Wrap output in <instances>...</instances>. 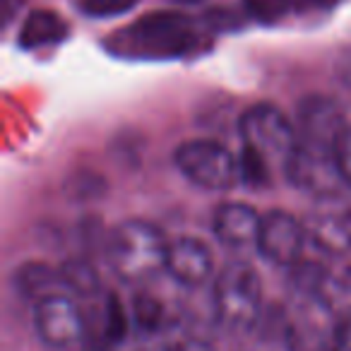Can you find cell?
<instances>
[{"label":"cell","mask_w":351,"mask_h":351,"mask_svg":"<svg viewBox=\"0 0 351 351\" xmlns=\"http://www.w3.org/2000/svg\"><path fill=\"white\" fill-rule=\"evenodd\" d=\"M104 49L123 60H173L207 51L210 36L186 12L156 10L111 32Z\"/></svg>","instance_id":"6da1fadb"},{"label":"cell","mask_w":351,"mask_h":351,"mask_svg":"<svg viewBox=\"0 0 351 351\" xmlns=\"http://www.w3.org/2000/svg\"><path fill=\"white\" fill-rule=\"evenodd\" d=\"M169 245L159 229L149 221H121L106 239V260L111 269L128 284L152 282L166 269Z\"/></svg>","instance_id":"7a4b0ae2"},{"label":"cell","mask_w":351,"mask_h":351,"mask_svg":"<svg viewBox=\"0 0 351 351\" xmlns=\"http://www.w3.org/2000/svg\"><path fill=\"white\" fill-rule=\"evenodd\" d=\"M215 308L231 330H245L263 313V282L248 263H229L215 279Z\"/></svg>","instance_id":"3957f363"},{"label":"cell","mask_w":351,"mask_h":351,"mask_svg":"<svg viewBox=\"0 0 351 351\" xmlns=\"http://www.w3.org/2000/svg\"><path fill=\"white\" fill-rule=\"evenodd\" d=\"M287 181L301 193L320 200H335L349 188L337 161V149L298 142L296 149L284 161Z\"/></svg>","instance_id":"277c9868"},{"label":"cell","mask_w":351,"mask_h":351,"mask_svg":"<svg viewBox=\"0 0 351 351\" xmlns=\"http://www.w3.org/2000/svg\"><path fill=\"white\" fill-rule=\"evenodd\" d=\"M173 161L188 181L205 191H231L241 181L239 159L215 140L183 142Z\"/></svg>","instance_id":"5b68a950"},{"label":"cell","mask_w":351,"mask_h":351,"mask_svg":"<svg viewBox=\"0 0 351 351\" xmlns=\"http://www.w3.org/2000/svg\"><path fill=\"white\" fill-rule=\"evenodd\" d=\"M241 137L245 147H253L265 159L287 161L298 145V130L291 125L287 113L272 104H255L241 116Z\"/></svg>","instance_id":"8992f818"},{"label":"cell","mask_w":351,"mask_h":351,"mask_svg":"<svg viewBox=\"0 0 351 351\" xmlns=\"http://www.w3.org/2000/svg\"><path fill=\"white\" fill-rule=\"evenodd\" d=\"M34 330L46 346L58 351L82 349L89 335L82 311L65 293L34 303Z\"/></svg>","instance_id":"52a82bcc"},{"label":"cell","mask_w":351,"mask_h":351,"mask_svg":"<svg viewBox=\"0 0 351 351\" xmlns=\"http://www.w3.org/2000/svg\"><path fill=\"white\" fill-rule=\"evenodd\" d=\"M337 317L317 296L298 298L289 311L287 349L289 351H337Z\"/></svg>","instance_id":"ba28073f"},{"label":"cell","mask_w":351,"mask_h":351,"mask_svg":"<svg viewBox=\"0 0 351 351\" xmlns=\"http://www.w3.org/2000/svg\"><path fill=\"white\" fill-rule=\"evenodd\" d=\"M308 229L303 221L284 210H272L263 217L258 236V250L265 260L282 267H291L301 260Z\"/></svg>","instance_id":"9c48e42d"},{"label":"cell","mask_w":351,"mask_h":351,"mask_svg":"<svg viewBox=\"0 0 351 351\" xmlns=\"http://www.w3.org/2000/svg\"><path fill=\"white\" fill-rule=\"evenodd\" d=\"M346 128V116L335 99L311 94L298 104V142L337 149Z\"/></svg>","instance_id":"30bf717a"},{"label":"cell","mask_w":351,"mask_h":351,"mask_svg":"<svg viewBox=\"0 0 351 351\" xmlns=\"http://www.w3.org/2000/svg\"><path fill=\"white\" fill-rule=\"evenodd\" d=\"M166 269L183 287H202L212 279L215 258H212V250L207 248V243H202L200 239L183 236L169 245Z\"/></svg>","instance_id":"8fae6325"},{"label":"cell","mask_w":351,"mask_h":351,"mask_svg":"<svg viewBox=\"0 0 351 351\" xmlns=\"http://www.w3.org/2000/svg\"><path fill=\"white\" fill-rule=\"evenodd\" d=\"M263 217L245 202H224L215 210L212 229L215 236L229 248H248L258 245Z\"/></svg>","instance_id":"7c38bea8"},{"label":"cell","mask_w":351,"mask_h":351,"mask_svg":"<svg viewBox=\"0 0 351 351\" xmlns=\"http://www.w3.org/2000/svg\"><path fill=\"white\" fill-rule=\"evenodd\" d=\"M308 239L330 255H351V210L315 212L306 221Z\"/></svg>","instance_id":"4fadbf2b"},{"label":"cell","mask_w":351,"mask_h":351,"mask_svg":"<svg viewBox=\"0 0 351 351\" xmlns=\"http://www.w3.org/2000/svg\"><path fill=\"white\" fill-rule=\"evenodd\" d=\"M12 284H15L20 296L34 303L68 291L63 277H60V269L39 263V260H29V263L20 265L15 269V274H12Z\"/></svg>","instance_id":"5bb4252c"},{"label":"cell","mask_w":351,"mask_h":351,"mask_svg":"<svg viewBox=\"0 0 351 351\" xmlns=\"http://www.w3.org/2000/svg\"><path fill=\"white\" fill-rule=\"evenodd\" d=\"M70 34V27L58 12L53 10H32L25 17L20 29V46L27 51L44 49L65 41Z\"/></svg>","instance_id":"9a60e30c"},{"label":"cell","mask_w":351,"mask_h":351,"mask_svg":"<svg viewBox=\"0 0 351 351\" xmlns=\"http://www.w3.org/2000/svg\"><path fill=\"white\" fill-rule=\"evenodd\" d=\"M317 298L330 308V313L337 320L351 315V265L330 269Z\"/></svg>","instance_id":"2e32d148"},{"label":"cell","mask_w":351,"mask_h":351,"mask_svg":"<svg viewBox=\"0 0 351 351\" xmlns=\"http://www.w3.org/2000/svg\"><path fill=\"white\" fill-rule=\"evenodd\" d=\"M58 269L65 282V289L77 293V296L92 298V296H97L99 289H101V279H99L97 269H94V265L89 263V260L68 258Z\"/></svg>","instance_id":"e0dca14e"},{"label":"cell","mask_w":351,"mask_h":351,"mask_svg":"<svg viewBox=\"0 0 351 351\" xmlns=\"http://www.w3.org/2000/svg\"><path fill=\"white\" fill-rule=\"evenodd\" d=\"M330 267L315 260H298L296 265L289 267V284H291V291L298 298H308V296H320V289L327 279Z\"/></svg>","instance_id":"ac0fdd59"},{"label":"cell","mask_w":351,"mask_h":351,"mask_svg":"<svg viewBox=\"0 0 351 351\" xmlns=\"http://www.w3.org/2000/svg\"><path fill=\"white\" fill-rule=\"evenodd\" d=\"M108 191L104 176L94 173L89 169H77L65 178L63 193L68 200L73 202H94L99 197H104Z\"/></svg>","instance_id":"d6986e66"},{"label":"cell","mask_w":351,"mask_h":351,"mask_svg":"<svg viewBox=\"0 0 351 351\" xmlns=\"http://www.w3.org/2000/svg\"><path fill=\"white\" fill-rule=\"evenodd\" d=\"M166 311L156 296L147 291L132 293V322L140 327L142 332H156L164 325Z\"/></svg>","instance_id":"ffe728a7"},{"label":"cell","mask_w":351,"mask_h":351,"mask_svg":"<svg viewBox=\"0 0 351 351\" xmlns=\"http://www.w3.org/2000/svg\"><path fill=\"white\" fill-rule=\"evenodd\" d=\"M128 335V317L116 293H106L101 306V337L106 344H118Z\"/></svg>","instance_id":"44dd1931"},{"label":"cell","mask_w":351,"mask_h":351,"mask_svg":"<svg viewBox=\"0 0 351 351\" xmlns=\"http://www.w3.org/2000/svg\"><path fill=\"white\" fill-rule=\"evenodd\" d=\"M241 166V181L248 186H267L269 183V161L265 159L260 152H255L253 147L243 145V154L239 159Z\"/></svg>","instance_id":"7402d4cb"},{"label":"cell","mask_w":351,"mask_h":351,"mask_svg":"<svg viewBox=\"0 0 351 351\" xmlns=\"http://www.w3.org/2000/svg\"><path fill=\"white\" fill-rule=\"evenodd\" d=\"M245 10L258 22H277L291 10V0H243Z\"/></svg>","instance_id":"603a6c76"},{"label":"cell","mask_w":351,"mask_h":351,"mask_svg":"<svg viewBox=\"0 0 351 351\" xmlns=\"http://www.w3.org/2000/svg\"><path fill=\"white\" fill-rule=\"evenodd\" d=\"M140 0H80L77 5L89 17H118L130 12Z\"/></svg>","instance_id":"cb8c5ba5"},{"label":"cell","mask_w":351,"mask_h":351,"mask_svg":"<svg viewBox=\"0 0 351 351\" xmlns=\"http://www.w3.org/2000/svg\"><path fill=\"white\" fill-rule=\"evenodd\" d=\"M337 161H339L341 173H344L346 183L351 188V128H346L344 135L337 142Z\"/></svg>","instance_id":"d4e9b609"},{"label":"cell","mask_w":351,"mask_h":351,"mask_svg":"<svg viewBox=\"0 0 351 351\" xmlns=\"http://www.w3.org/2000/svg\"><path fill=\"white\" fill-rule=\"evenodd\" d=\"M337 351H351V315L337 322Z\"/></svg>","instance_id":"484cf974"},{"label":"cell","mask_w":351,"mask_h":351,"mask_svg":"<svg viewBox=\"0 0 351 351\" xmlns=\"http://www.w3.org/2000/svg\"><path fill=\"white\" fill-rule=\"evenodd\" d=\"M27 0H0V22L3 27H8L17 17V12L25 8Z\"/></svg>","instance_id":"4316f807"},{"label":"cell","mask_w":351,"mask_h":351,"mask_svg":"<svg viewBox=\"0 0 351 351\" xmlns=\"http://www.w3.org/2000/svg\"><path fill=\"white\" fill-rule=\"evenodd\" d=\"M337 0H291L293 12H315V10H327L335 5Z\"/></svg>","instance_id":"83f0119b"},{"label":"cell","mask_w":351,"mask_h":351,"mask_svg":"<svg viewBox=\"0 0 351 351\" xmlns=\"http://www.w3.org/2000/svg\"><path fill=\"white\" fill-rule=\"evenodd\" d=\"M171 351H215V346L207 339H200V337H191V339H183L173 346Z\"/></svg>","instance_id":"f1b7e54d"},{"label":"cell","mask_w":351,"mask_h":351,"mask_svg":"<svg viewBox=\"0 0 351 351\" xmlns=\"http://www.w3.org/2000/svg\"><path fill=\"white\" fill-rule=\"evenodd\" d=\"M183 5H197V3H205V0H178Z\"/></svg>","instance_id":"f546056e"}]
</instances>
